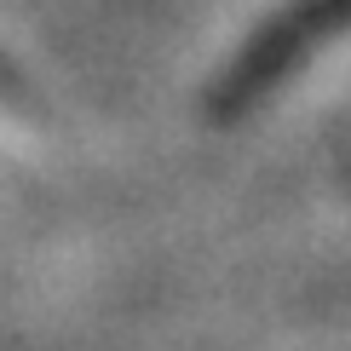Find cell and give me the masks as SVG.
<instances>
[{"instance_id": "obj_1", "label": "cell", "mask_w": 351, "mask_h": 351, "mask_svg": "<svg viewBox=\"0 0 351 351\" xmlns=\"http://www.w3.org/2000/svg\"><path fill=\"white\" fill-rule=\"evenodd\" d=\"M351 23V0H294L259 29L230 64V75L219 81V110H242L247 98L271 93L288 69H300L323 40H334Z\"/></svg>"}]
</instances>
